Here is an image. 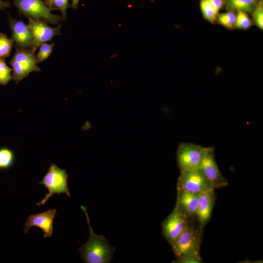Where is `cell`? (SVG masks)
<instances>
[{"label": "cell", "instance_id": "cell-1", "mask_svg": "<svg viewBox=\"0 0 263 263\" xmlns=\"http://www.w3.org/2000/svg\"><path fill=\"white\" fill-rule=\"evenodd\" d=\"M81 208L86 215L90 234L88 241L78 248L80 257L87 263H110L115 248L110 245L103 235L94 233L86 207L81 206Z\"/></svg>", "mask_w": 263, "mask_h": 263}, {"label": "cell", "instance_id": "cell-2", "mask_svg": "<svg viewBox=\"0 0 263 263\" xmlns=\"http://www.w3.org/2000/svg\"><path fill=\"white\" fill-rule=\"evenodd\" d=\"M68 175L64 169L59 168L56 164L51 163L48 170L43 176L39 184L44 186L48 190V193L37 205L40 207L45 204L48 200L55 194L59 195L65 193L71 197L69 188L67 185Z\"/></svg>", "mask_w": 263, "mask_h": 263}, {"label": "cell", "instance_id": "cell-3", "mask_svg": "<svg viewBox=\"0 0 263 263\" xmlns=\"http://www.w3.org/2000/svg\"><path fill=\"white\" fill-rule=\"evenodd\" d=\"M202 230L196 229L188 223L183 231L171 245L176 258L186 255L200 256Z\"/></svg>", "mask_w": 263, "mask_h": 263}, {"label": "cell", "instance_id": "cell-4", "mask_svg": "<svg viewBox=\"0 0 263 263\" xmlns=\"http://www.w3.org/2000/svg\"><path fill=\"white\" fill-rule=\"evenodd\" d=\"M35 52V50L31 48L16 49L10 61L13 68L12 80L15 81L16 84L27 77L30 73L40 71Z\"/></svg>", "mask_w": 263, "mask_h": 263}, {"label": "cell", "instance_id": "cell-5", "mask_svg": "<svg viewBox=\"0 0 263 263\" xmlns=\"http://www.w3.org/2000/svg\"><path fill=\"white\" fill-rule=\"evenodd\" d=\"M13 4L19 14L26 17L42 19L53 24L65 19L62 16L52 14L43 0H14Z\"/></svg>", "mask_w": 263, "mask_h": 263}, {"label": "cell", "instance_id": "cell-6", "mask_svg": "<svg viewBox=\"0 0 263 263\" xmlns=\"http://www.w3.org/2000/svg\"><path fill=\"white\" fill-rule=\"evenodd\" d=\"M207 149V147L193 143H180L176 153L180 172L198 168Z\"/></svg>", "mask_w": 263, "mask_h": 263}, {"label": "cell", "instance_id": "cell-7", "mask_svg": "<svg viewBox=\"0 0 263 263\" xmlns=\"http://www.w3.org/2000/svg\"><path fill=\"white\" fill-rule=\"evenodd\" d=\"M214 189L226 187L228 181L220 170L214 156V149L208 147L198 167Z\"/></svg>", "mask_w": 263, "mask_h": 263}, {"label": "cell", "instance_id": "cell-8", "mask_svg": "<svg viewBox=\"0 0 263 263\" xmlns=\"http://www.w3.org/2000/svg\"><path fill=\"white\" fill-rule=\"evenodd\" d=\"M177 189L194 193L214 190L198 168L180 172Z\"/></svg>", "mask_w": 263, "mask_h": 263}, {"label": "cell", "instance_id": "cell-9", "mask_svg": "<svg viewBox=\"0 0 263 263\" xmlns=\"http://www.w3.org/2000/svg\"><path fill=\"white\" fill-rule=\"evenodd\" d=\"M188 224L187 218L174 207L162 225L163 235L170 245L179 237Z\"/></svg>", "mask_w": 263, "mask_h": 263}, {"label": "cell", "instance_id": "cell-10", "mask_svg": "<svg viewBox=\"0 0 263 263\" xmlns=\"http://www.w3.org/2000/svg\"><path fill=\"white\" fill-rule=\"evenodd\" d=\"M28 26L31 29L34 36V48L36 50L38 47L46 42L50 41L57 35H60L61 24L56 27L48 25L44 20L28 18Z\"/></svg>", "mask_w": 263, "mask_h": 263}, {"label": "cell", "instance_id": "cell-11", "mask_svg": "<svg viewBox=\"0 0 263 263\" xmlns=\"http://www.w3.org/2000/svg\"><path fill=\"white\" fill-rule=\"evenodd\" d=\"M9 27L12 31L11 39L16 49L34 48V36L31 29L22 20L12 18L8 14Z\"/></svg>", "mask_w": 263, "mask_h": 263}, {"label": "cell", "instance_id": "cell-12", "mask_svg": "<svg viewBox=\"0 0 263 263\" xmlns=\"http://www.w3.org/2000/svg\"><path fill=\"white\" fill-rule=\"evenodd\" d=\"M56 214V209L53 208L29 215L24 224L23 233L27 234L31 227L36 226L43 231L44 238H50L53 233V222Z\"/></svg>", "mask_w": 263, "mask_h": 263}, {"label": "cell", "instance_id": "cell-13", "mask_svg": "<svg viewBox=\"0 0 263 263\" xmlns=\"http://www.w3.org/2000/svg\"><path fill=\"white\" fill-rule=\"evenodd\" d=\"M215 200L214 190L199 193L195 216H197L200 224L199 228L202 230L210 220Z\"/></svg>", "mask_w": 263, "mask_h": 263}, {"label": "cell", "instance_id": "cell-14", "mask_svg": "<svg viewBox=\"0 0 263 263\" xmlns=\"http://www.w3.org/2000/svg\"><path fill=\"white\" fill-rule=\"evenodd\" d=\"M199 193H191L177 189V200L175 207L186 218L196 215Z\"/></svg>", "mask_w": 263, "mask_h": 263}, {"label": "cell", "instance_id": "cell-15", "mask_svg": "<svg viewBox=\"0 0 263 263\" xmlns=\"http://www.w3.org/2000/svg\"><path fill=\"white\" fill-rule=\"evenodd\" d=\"M257 0H224V5L231 11L252 12L257 5Z\"/></svg>", "mask_w": 263, "mask_h": 263}, {"label": "cell", "instance_id": "cell-16", "mask_svg": "<svg viewBox=\"0 0 263 263\" xmlns=\"http://www.w3.org/2000/svg\"><path fill=\"white\" fill-rule=\"evenodd\" d=\"M15 156L13 150L6 147L0 148V169H8L14 164Z\"/></svg>", "mask_w": 263, "mask_h": 263}, {"label": "cell", "instance_id": "cell-17", "mask_svg": "<svg viewBox=\"0 0 263 263\" xmlns=\"http://www.w3.org/2000/svg\"><path fill=\"white\" fill-rule=\"evenodd\" d=\"M200 7L204 18L213 23L217 19L218 14L208 0H200Z\"/></svg>", "mask_w": 263, "mask_h": 263}, {"label": "cell", "instance_id": "cell-18", "mask_svg": "<svg viewBox=\"0 0 263 263\" xmlns=\"http://www.w3.org/2000/svg\"><path fill=\"white\" fill-rule=\"evenodd\" d=\"M14 44L11 38H8L6 34L0 33V58L5 59L9 57Z\"/></svg>", "mask_w": 263, "mask_h": 263}, {"label": "cell", "instance_id": "cell-19", "mask_svg": "<svg viewBox=\"0 0 263 263\" xmlns=\"http://www.w3.org/2000/svg\"><path fill=\"white\" fill-rule=\"evenodd\" d=\"M218 21L222 25L227 28H232L234 27L236 19V14L233 11L221 13L218 15Z\"/></svg>", "mask_w": 263, "mask_h": 263}, {"label": "cell", "instance_id": "cell-20", "mask_svg": "<svg viewBox=\"0 0 263 263\" xmlns=\"http://www.w3.org/2000/svg\"><path fill=\"white\" fill-rule=\"evenodd\" d=\"M12 69L9 68L4 59L0 58V84L6 86L9 82L12 80L11 72Z\"/></svg>", "mask_w": 263, "mask_h": 263}, {"label": "cell", "instance_id": "cell-21", "mask_svg": "<svg viewBox=\"0 0 263 263\" xmlns=\"http://www.w3.org/2000/svg\"><path fill=\"white\" fill-rule=\"evenodd\" d=\"M251 20L247 13L241 11H237L235 27L239 29L246 30L251 26Z\"/></svg>", "mask_w": 263, "mask_h": 263}, {"label": "cell", "instance_id": "cell-22", "mask_svg": "<svg viewBox=\"0 0 263 263\" xmlns=\"http://www.w3.org/2000/svg\"><path fill=\"white\" fill-rule=\"evenodd\" d=\"M48 7L51 10H59L63 18L66 19V10L70 7L69 0H50Z\"/></svg>", "mask_w": 263, "mask_h": 263}, {"label": "cell", "instance_id": "cell-23", "mask_svg": "<svg viewBox=\"0 0 263 263\" xmlns=\"http://www.w3.org/2000/svg\"><path fill=\"white\" fill-rule=\"evenodd\" d=\"M54 45V43L50 44L44 43L40 46L36 56L38 63L43 61L50 56Z\"/></svg>", "mask_w": 263, "mask_h": 263}, {"label": "cell", "instance_id": "cell-24", "mask_svg": "<svg viewBox=\"0 0 263 263\" xmlns=\"http://www.w3.org/2000/svg\"><path fill=\"white\" fill-rule=\"evenodd\" d=\"M253 20L259 28L263 29V5L262 1L257 3L253 11Z\"/></svg>", "mask_w": 263, "mask_h": 263}, {"label": "cell", "instance_id": "cell-25", "mask_svg": "<svg viewBox=\"0 0 263 263\" xmlns=\"http://www.w3.org/2000/svg\"><path fill=\"white\" fill-rule=\"evenodd\" d=\"M172 263H203V260L200 257H197L191 255H186L180 258H177V259Z\"/></svg>", "mask_w": 263, "mask_h": 263}, {"label": "cell", "instance_id": "cell-26", "mask_svg": "<svg viewBox=\"0 0 263 263\" xmlns=\"http://www.w3.org/2000/svg\"><path fill=\"white\" fill-rule=\"evenodd\" d=\"M218 14L219 11L224 5V0H208Z\"/></svg>", "mask_w": 263, "mask_h": 263}, {"label": "cell", "instance_id": "cell-27", "mask_svg": "<svg viewBox=\"0 0 263 263\" xmlns=\"http://www.w3.org/2000/svg\"><path fill=\"white\" fill-rule=\"evenodd\" d=\"M10 6V3L8 1L0 0V10H5Z\"/></svg>", "mask_w": 263, "mask_h": 263}, {"label": "cell", "instance_id": "cell-28", "mask_svg": "<svg viewBox=\"0 0 263 263\" xmlns=\"http://www.w3.org/2000/svg\"><path fill=\"white\" fill-rule=\"evenodd\" d=\"M79 0H72V4L70 7L74 9H76L78 8Z\"/></svg>", "mask_w": 263, "mask_h": 263}, {"label": "cell", "instance_id": "cell-29", "mask_svg": "<svg viewBox=\"0 0 263 263\" xmlns=\"http://www.w3.org/2000/svg\"><path fill=\"white\" fill-rule=\"evenodd\" d=\"M44 3L48 6L50 0H43Z\"/></svg>", "mask_w": 263, "mask_h": 263}, {"label": "cell", "instance_id": "cell-30", "mask_svg": "<svg viewBox=\"0 0 263 263\" xmlns=\"http://www.w3.org/2000/svg\"><path fill=\"white\" fill-rule=\"evenodd\" d=\"M150 1H151V2H153L154 1V0H150Z\"/></svg>", "mask_w": 263, "mask_h": 263}]
</instances>
